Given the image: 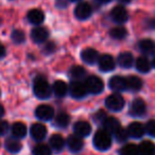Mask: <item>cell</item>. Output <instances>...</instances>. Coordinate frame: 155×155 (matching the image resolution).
Returning a JSON list of instances; mask_svg holds the SVG:
<instances>
[{
  "label": "cell",
  "instance_id": "obj_1",
  "mask_svg": "<svg viewBox=\"0 0 155 155\" xmlns=\"http://www.w3.org/2000/svg\"><path fill=\"white\" fill-rule=\"evenodd\" d=\"M33 92L36 95V97L41 98V99H47L51 95L52 89L45 78L37 77L34 80Z\"/></svg>",
  "mask_w": 155,
  "mask_h": 155
},
{
  "label": "cell",
  "instance_id": "obj_2",
  "mask_svg": "<svg viewBox=\"0 0 155 155\" xmlns=\"http://www.w3.org/2000/svg\"><path fill=\"white\" fill-rule=\"evenodd\" d=\"M93 146L100 151H106L112 146V136L104 129L96 132L93 137Z\"/></svg>",
  "mask_w": 155,
  "mask_h": 155
},
{
  "label": "cell",
  "instance_id": "obj_3",
  "mask_svg": "<svg viewBox=\"0 0 155 155\" xmlns=\"http://www.w3.org/2000/svg\"><path fill=\"white\" fill-rule=\"evenodd\" d=\"M85 87L88 93L97 95L100 94L104 89V84L102 81L101 78H99L98 76H89L88 78H86L85 80Z\"/></svg>",
  "mask_w": 155,
  "mask_h": 155
},
{
  "label": "cell",
  "instance_id": "obj_4",
  "mask_svg": "<svg viewBox=\"0 0 155 155\" xmlns=\"http://www.w3.org/2000/svg\"><path fill=\"white\" fill-rule=\"evenodd\" d=\"M105 106L108 110L113 111V112H118L121 111L124 107V99L120 94L115 93L112 95L107 96L105 99Z\"/></svg>",
  "mask_w": 155,
  "mask_h": 155
},
{
  "label": "cell",
  "instance_id": "obj_5",
  "mask_svg": "<svg viewBox=\"0 0 155 155\" xmlns=\"http://www.w3.org/2000/svg\"><path fill=\"white\" fill-rule=\"evenodd\" d=\"M146 110H147L146 102L141 98H137V99L133 100V102L131 104L130 114L133 117H141L145 115Z\"/></svg>",
  "mask_w": 155,
  "mask_h": 155
},
{
  "label": "cell",
  "instance_id": "obj_6",
  "mask_svg": "<svg viewBox=\"0 0 155 155\" xmlns=\"http://www.w3.org/2000/svg\"><path fill=\"white\" fill-rule=\"evenodd\" d=\"M35 115L39 120L48 121L53 118L54 110L48 104H39L35 110Z\"/></svg>",
  "mask_w": 155,
  "mask_h": 155
},
{
  "label": "cell",
  "instance_id": "obj_7",
  "mask_svg": "<svg viewBox=\"0 0 155 155\" xmlns=\"http://www.w3.org/2000/svg\"><path fill=\"white\" fill-rule=\"evenodd\" d=\"M69 92H70V95L72 96L73 98H83L86 96V94L88 93L86 90V87H85V84L81 82L80 80H76V81H72L69 86Z\"/></svg>",
  "mask_w": 155,
  "mask_h": 155
},
{
  "label": "cell",
  "instance_id": "obj_8",
  "mask_svg": "<svg viewBox=\"0 0 155 155\" xmlns=\"http://www.w3.org/2000/svg\"><path fill=\"white\" fill-rule=\"evenodd\" d=\"M91 6L87 2H81L79 3L75 8V15L78 19L80 20H85V19L89 18L91 15Z\"/></svg>",
  "mask_w": 155,
  "mask_h": 155
},
{
  "label": "cell",
  "instance_id": "obj_9",
  "mask_svg": "<svg viewBox=\"0 0 155 155\" xmlns=\"http://www.w3.org/2000/svg\"><path fill=\"white\" fill-rule=\"evenodd\" d=\"M111 16H112L113 20L116 21L117 23H123L128 20L129 18V14L128 11L124 6L122 5H116L114 8L112 10L111 13Z\"/></svg>",
  "mask_w": 155,
  "mask_h": 155
},
{
  "label": "cell",
  "instance_id": "obj_10",
  "mask_svg": "<svg viewBox=\"0 0 155 155\" xmlns=\"http://www.w3.org/2000/svg\"><path fill=\"white\" fill-rule=\"evenodd\" d=\"M98 64H99V69L103 72H110L115 69V60L108 54H104V55L100 56L99 60H98Z\"/></svg>",
  "mask_w": 155,
  "mask_h": 155
},
{
  "label": "cell",
  "instance_id": "obj_11",
  "mask_svg": "<svg viewBox=\"0 0 155 155\" xmlns=\"http://www.w3.org/2000/svg\"><path fill=\"white\" fill-rule=\"evenodd\" d=\"M30 134H31L32 138H33L34 140L41 141V140H43L46 137V135H47V128H46L43 124H39V123L34 124L33 126L31 127V129H30Z\"/></svg>",
  "mask_w": 155,
  "mask_h": 155
},
{
  "label": "cell",
  "instance_id": "obj_12",
  "mask_svg": "<svg viewBox=\"0 0 155 155\" xmlns=\"http://www.w3.org/2000/svg\"><path fill=\"white\" fill-rule=\"evenodd\" d=\"M73 131H75L76 135H78V136L83 138V137H86L90 134L91 126L89 124V123H87L85 120H79L73 126Z\"/></svg>",
  "mask_w": 155,
  "mask_h": 155
},
{
  "label": "cell",
  "instance_id": "obj_13",
  "mask_svg": "<svg viewBox=\"0 0 155 155\" xmlns=\"http://www.w3.org/2000/svg\"><path fill=\"white\" fill-rule=\"evenodd\" d=\"M126 131H128L129 136L132 137V138H140V137L143 136V134L146 132L145 127L140 123H137V121L129 124Z\"/></svg>",
  "mask_w": 155,
  "mask_h": 155
},
{
  "label": "cell",
  "instance_id": "obj_14",
  "mask_svg": "<svg viewBox=\"0 0 155 155\" xmlns=\"http://www.w3.org/2000/svg\"><path fill=\"white\" fill-rule=\"evenodd\" d=\"M48 37H49V32H48V30L44 27H37V28H35V29L32 30V32H31L32 40L36 43L45 42V41L47 40Z\"/></svg>",
  "mask_w": 155,
  "mask_h": 155
},
{
  "label": "cell",
  "instance_id": "obj_15",
  "mask_svg": "<svg viewBox=\"0 0 155 155\" xmlns=\"http://www.w3.org/2000/svg\"><path fill=\"white\" fill-rule=\"evenodd\" d=\"M67 146H68L69 150L71 152H79L83 149L84 147V141H83V138L78 135L73 134L70 135L67 139Z\"/></svg>",
  "mask_w": 155,
  "mask_h": 155
},
{
  "label": "cell",
  "instance_id": "obj_16",
  "mask_svg": "<svg viewBox=\"0 0 155 155\" xmlns=\"http://www.w3.org/2000/svg\"><path fill=\"white\" fill-rule=\"evenodd\" d=\"M81 57H82V60L84 62L88 63V64H93V63L99 60L100 56L99 53L95 49L88 48V49L83 50L82 53H81Z\"/></svg>",
  "mask_w": 155,
  "mask_h": 155
},
{
  "label": "cell",
  "instance_id": "obj_17",
  "mask_svg": "<svg viewBox=\"0 0 155 155\" xmlns=\"http://www.w3.org/2000/svg\"><path fill=\"white\" fill-rule=\"evenodd\" d=\"M110 88L113 91L121 92L126 90V80L124 77L121 76H114L110 79Z\"/></svg>",
  "mask_w": 155,
  "mask_h": 155
},
{
  "label": "cell",
  "instance_id": "obj_18",
  "mask_svg": "<svg viewBox=\"0 0 155 155\" xmlns=\"http://www.w3.org/2000/svg\"><path fill=\"white\" fill-rule=\"evenodd\" d=\"M103 126H104V130L107 133H110V134H115L121 128L120 123L115 117H106L103 121Z\"/></svg>",
  "mask_w": 155,
  "mask_h": 155
},
{
  "label": "cell",
  "instance_id": "obj_19",
  "mask_svg": "<svg viewBox=\"0 0 155 155\" xmlns=\"http://www.w3.org/2000/svg\"><path fill=\"white\" fill-rule=\"evenodd\" d=\"M49 143H50L49 147L52 148V150H54V151H56V152L62 151L65 147V139L63 138V136L60 134L52 135Z\"/></svg>",
  "mask_w": 155,
  "mask_h": 155
},
{
  "label": "cell",
  "instance_id": "obj_20",
  "mask_svg": "<svg viewBox=\"0 0 155 155\" xmlns=\"http://www.w3.org/2000/svg\"><path fill=\"white\" fill-rule=\"evenodd\" d=\"M126 80V90L130 91H139L143 87V80L137 76H129L125 78Z\"/></svg>",
  "mask_w": 155,
  "mask_h": 155
},
{
  "label": "cell",
  "instance_id": "obj_21",
  "mask_svg": "<svg viewBox=\"0 0 155 155\" xmlns=\"http://www.w3.org/2000/svg\"><path fill=\"white\" fill-rule=\"evenodd\" d=\"M27 17H28V20L31 23H33V25H41L44 21V19H45L44 13L41 10H37V8L29 11Z\"/></svg>",
  "mask_w": 155,
  "mask_h": 155
},
{
  "label": "cell",
  "instance_id": "obj_22",
  "mask_svg": "<svg viewBox=\"0 0 155 155\" xmlns=\"http://www.w3.org/2000/svg\"><path fill=\"white\" fill-rule=\"evenodd\" d=\"M133 62H134V58H133L132 54L129 52H123L118 56V63L121 68L129 69L133 65Z\"/></svg>",
  "mask_w": 155,
  "mask_h": 155
},
{
  "label": "cell",
  "instance_id": "obj_23",
  "mask_svg": "<svg viewBox=\"0 0 155 155\" xmlns=\"http://www.w3.org/2000/svg\"><path fill=\"white\" fill-rule=\"evenodd\" d=\"M138 153L139 155H155V145L150 140L143 141L138 146Z\"/></svg>",
  "mask_w": 155,
  "mask_h": 155
},
{
  "label": "cell",
  "instance_id": "obj_24",
  "mask_svg": "<svg viewBox=\"0 0 155 155\" xmlns=\"http://www.w3.org/2000/svg\"><path fill=\"white\" fill-rule=\"evenodd\" d=\"M139 50L146 55H152L155 53V43L151 39H143L139 42Z\"/></svg>",
  "mask_w": 155,
  "mask_h": 155
},
{
  "label": "cell",
  "instance_id": "obj_25",
  "mask_svg": "<svg viewBox=\"0 0 155 155\" xmlns=\"http://www.w3.org/2000/svg\"><path fill=\"white\" fill-rule=\"evenodd\" d=\"M11 131H12V134L15 138H23V137L26 136L27 134V127H26L25 124L23 123H15L13 124L12 128H11Z\"/></svg>",
  "mask_w": 155,
  "mask_h": 155
},
{
  "label": "cell",
  "instance_id": "obj_26",
  "mask_svg": "<svg viewBox=\"0 0 155 155\" xmlns=\"http://www.w3.org/2000/svg\"><path fill=\"white\" fill-rule=\"evenodd\" d=\"M52 90H53V93L58 97H64L67 94V92H68V86L63 80H56L53 84Z\"/></svg>",
  "mask_w": 155,
  "mask_h": 155
},
{
  "label": "cell",
  "instance_id": "obj_27",
  "mask_svg": "<svg viewBox=\"0 0 155 155\" xmlns=\"http://www.w3.org/2000/svg\"><path fill=\"white\" fill-rule=\"evenodd\" d=\"M5 149L11 153H18L21 150V143L17 138H8L5 140Z\"/></svg>",
  "mask_w": 155,
  "mask_h": 155
},
{
  "label": "cell",
  "instance_id": "obj_28",
  "mask_svg": "<svg viewBox=\"0 0 155 155\" xmlns=\"http://www.w3.org/2000/svg\"><path fill=\"white\" fill-rule=\"evenodd\" d=\"M135 65H136V69L141 73H148L151 70V63L147 57H139L135 62Z\"/></svg>",
  "mask_w": 155,
  "mask_h": 155
},
{
  "label": "cell",
  "instance_id": "obj_29",
  "mask_svg": "<svg viewBox=\"0 0 155 155\" xmlns=\"http://www.w3.org/2000/svg\"><path fill=\"white\" fill-rule=\"evenodd\" d=\"M55 126L58 128H66L68 126L69 121H70V117L67 113L62 112L55 117Z\"/></svg>",
  "mask_w": 155,
  "mask_h": 155
},
{
  "label": "cell",
  "instance_id": "obj_30",
  "mask_svg": "<svg viewBox=\"0 0 155 155\" xmlns=\"http://www.w3.org/2000/svg\"><path fill=\"white\" fill-rule=\"evenodd\" d=\"M120 155H139L138 153V146L134 143H128L123 146L119 152Z\"/></svg>",
  "mask_w": 155,
  "mask_h": 155
},
{
  "label": "cell",
  "instance_id": "obj_31",
  "mask_svg": "<svg viewBox=\"0 0 155 155\" xmlns=\"http://www.w3.org/2000/svg\"><path fill=\"white\" fill-rule=\"evenodd\" d=\"M69 74H70V76L72 78L79 80V79H81V78L84 77L85 74H86V71H85V69L83 67H80V65H75V67H72L70 69Z\"/></svg>",
  "mask_w": 155,
  "mask_h": 155
},
{
  "label": "cell",
  "instance_id": "obj_32",
  "mask_svg": "<svg viewBox=\"0 0 155 155\" xmlns=\"http://www.w3.org/2000/svg\"><path fill=\"white\" fill-rule=\"evenodd\" d=\"M111 36L115 39H123L128 35V31H126L125 28L123 27H116L114 29L111 30Z\"/></svg>",
  "mask_w": 155,
  "mask_h": 155
},
{
  "label": "cell",
  "instance_id": "obj_33",
  "mask_svg": "<svg viewBox=\"0 0 155 155\" xmlns=\"http://www.w3.org/2000/svg\"><path fill=\"white\" fill-rule=\"evenodd\" d=\"M33 155H51V148L45 143H39L33 149Z\"/></svg>",
  "mask_w": 155,
  "mask_h": 155
},
{
  "label": "cell",
  "instance_id": "obj_34",
  "mask_svg": "<svg viewBox=\"0 0 155 155\" xmlns=\"http://www.w3.org/2000/svg\"><path fill=\"white\" fill-rule=\"evenodd\" d=\"M114 135H115V137H116L117 141H119V143H123V141H125L129 137L128 131H126L125 129H122V128H120Z\"/></svg>",
  "mask_w": 155,
  "mask_h": 155
},
{
  "label": "cell",
  "instance_id": "obj_35",
  "mask_svg": "<svg viewBox=\"0 0 155 155\" xmlns=\"http://www.w3.org/2000/svg\"><path fill=\"white\" fill-rule=\"evenodd\" d=\"M25 38H26V36L23 31L16 30V31H14L12 33V40L14 41L15 43H23V41H25Z\"/></svg>",
  "mask_w": 155,
  "mask_h": 155
},
{
  "label": "cell",
  "instance_id": "obj_36",
  "mask_svg": "<svg viewBox=\"0 0 155 155\" xmlns=\"http://www.w3.org/2000/svg\"><path fill=\"white\" fill-rule=\"evenodd\" d=\"M145 131L150 136L155 137V120L154 119H151V120L148 121L145 127Z\"/></svg>",
  "mask_w": 155,
  "mask_h": 155
},
{
  "label": "cell",
  "instance_id": "obj_37",
  "mask_svg": "<svg viewBox=\"0 0 155 155\" xmlns=\"http://www.w3.org/2000/svg\"><path fill=\"white\" fill-rule=\"evenodd\" d=\"M54 51H55V45H54L53 42H48L47 45H45V48H44V52H45L46 54H51V53H53Z\"/></svg>",
  "mask_w": 155,
  "mask_h": 155
},
{
  "label": "cell",
  "instance_id": "obj_38",
  "mask_svg": "<svg viewBox=\"0 0 155 155\" xmlns=\"http://www.w3.org/2000/svg\"><path fill=\"white\" fill-rule=\"evenodd\" d=\"M10 129V126L6 121L4 120H0V135H4Z\"/></svg>",
  "mask_w": 155,
  "mask_h": 155
},
{
  "label": "cell",
  "instance_id": "obj_39",
  "mask_svg": "<svg viewBox=\"0 0 155 155\" xmlns=\"http://www.w3.org/2000/svg\"><path fill=\"white\" fill-rule=\"evenodd\" d=\"M67 4L66 0H56V5L58 6V8H65Z\"/></svg>",
  "mask_w": 155,
  "mask_h": 155
},
{
  "label": "cell",
  "instance_id": "obj_40",
  "mask_svg": "<svg viewBox=\"0 0 155 155\" xmlns=\"http://www.w3.org/2000/svg\"><path fill=\"white\" fill-rule=\"evenodd\" d=\"M5 55V49L2 45H0V58H2Z\"/></svg>",
  "mask_w": 155,
  "mask_h": 155
},
{
  "label": "cell",
  "instance_id": "obj_41",
  "mask_svg": "<svg viewBox=\"0 0 155 155\" xmlns=\"http://www.w3.org/2000/svg\"><path fill=\"white\" fill-rule=\"evenodd\" d=\"M4 115V108L0 104V118Z\"/></svg>",
  "mask_w": 155,
  "mask_h": 155
},
{
  "label": "cell",
  "instance_id": "obj_42",
  "mask_svg": "<svg viewBox=\"0 0 155 155\" xmlns=\"http://www.w3.org/2000/svg\"><path fill=\"white\" fill-rule=\"evenodd\" d=\"M98 1L102 2V3H106V2H110L111 0H98Z\"/></svg>",
  "mask_w": 155,
  "mask_h": 155
},
{
  "label": "cell",
  "instance_id": "obj_43",
  "mask_svg": "<svg viewBox=\"0 0 155 155\" xmlns=\"http://www.w3.org/2000/svg\"><path fill=\"white\" fill-rule=\"evenodd\" d=\"M121 2H123V3H128V2H130L131 0H120Z\"/></svg>",
  "mask_w": 155,
  "mask_h": 155
},
{
  "label": "cell",
  "instance_id": "obj_44",
  "mask_svg": "<svg viewBox=\"0 0 155 155\" xmlns=\"http://www.w3.org/2000/svg\"><path fill=\"white\" fill-rule=\"evenodd\" d=\"M152 64H153V67L155 68V57H154V59H153V62H152Z\"/></svg>",
  "mask_w": 155,
  "mask_h": 155
},
{
  "label": "cell",
  "instance_id": "obj_45",
  "mask_svg": "<svg viewBox=\"0 0 155 155\" xmlns=\"http://www.w3.org/2000/svg\"><path fill=\"white\" fill-rule=\"evenodd\" d=\"M72 1H77V0H72Z\"/></svg>",
  "mask_w": 155,
  "mask_h": 155
},
{
  "label": "cell",
  "instance_id": "obj_46",
  "mask_svg": "<svg viewBox=\"0 0 155 155\" xmlns=\"http://www.w3.org/2000/svg\"><path fill=\"white\" fill-rule=\"evenodd\" d=\"M0 22H1V20H0Z\"/></svg>",
  "mask_w": 155,
  "mask_h": 155
}]
</instances>
